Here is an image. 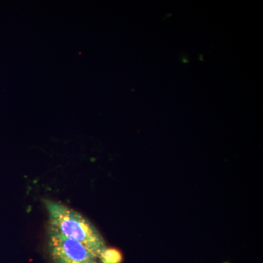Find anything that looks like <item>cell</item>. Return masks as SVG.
<instances>
[{"instance_id":"6da1fadb","label":"cell","mask_w":263,"mask_h":263,"mask_svg":"<svg viewBox=\"0 0 263 263\" xmlns=\"http://www.w3.org/2000/svg\"><path fill=\"white\" fill-rule=\"evenodd\" d=\"M43 204L47 212L49 226L67 238L87 247L102 259L108 248L103 236L89 219L61 202L44 199Z\"/></svg>"},{"instance_id":"7a4b0ae2","label":"cell","mask_w":263,"mask_h":263,"mask_svg":"<svg viewBox=\"0 0 263 263\" xmlns=\"http://www.w3.org/2000/svg\"><path fill=\"white\" fill-rule=\"evenodd\" d=\"M46 249L52 263H103L92 251L62 235L49 224L46 233Z\"/></svg>"},{"instance_id":"3957f363","label":"cell","mask_w":263,"mask_h":263,"mask_svg":"<svg viewBox=\"0 0 263 263\" xmlns=\"http://www.w3.org/2000/svg\"><path fill=\"white\" fill-rule=\"evenodd\" d=\"M122 259V254L120 252L114 249H107L102 257L103 263H120Z\"/></svg>"}]
</instances>
